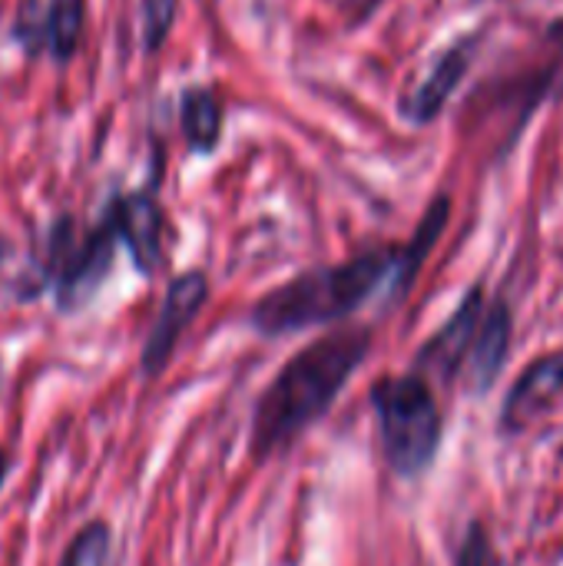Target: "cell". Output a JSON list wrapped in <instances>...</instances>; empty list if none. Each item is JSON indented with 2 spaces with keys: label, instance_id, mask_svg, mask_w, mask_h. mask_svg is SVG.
<instances>
[{
  "label": "cell",
  "instance_id": "cell-1",
  "mask_svg": "<svg viewBox=\"0 0 563 566\" xmlns=\"http://www.w3.org/2000/svg\"><path fill=\"white\" fill-rule=\"evenodd\" d=\"M372 345L375 332L368 325L335 328L299 348L275 371L252 408L249 448L256 464H265L275 454L289 451L335 408L348 381L368 361Z\"/></svg>",
  "mask_w": 563,
  "mask_h": 566
},
{
  "label": "cell",
  "instance_id": "cell-15",
  "mask_svg": "<svg viewBox=\"0 0 563 566\" xmlns=\"http://www.w3.org/2000/svg\"><path fill=\"white\" fill-rule=\"evenodd\" d=\"M179 0H139V33H143V53H159L163 43L173 33Z\"/></svg>",
  "mask_w": 563,
  "mask_h": 566
},
{
  "label": "cell",
  "instance_id": "cell-2",
  "mask_svg": "<svg viewBox=\"0 0 563 566\" xmlns=\"http://www.w3.org/2000/svg\"><path fill=\"white\" fill-rule=\"evenodd\" d=\"M402 245H378L355 259L305 269L275 285L249 308V325L262 338H285L309 328L348 322L382 285H392Z\"/></svg>",
  "mask_w": 563,
  "mask_h": 566
},
{
  "label": "cell",
  "instance_id": "cell-4",
  "mask_svg": "<svg viewBox=\"0 0 563 566\" xmlns=\"http://www.w3.org/2000/svg\"><path fill=\"white\" fill-rule=\"evenodd\" d=\"M368 398L378 421V444L392 474L402 481L425 478L445 441V415L435 385L418 371L382 375Z\"/></svg>",
  "mask_w": 563,
  "mask_h": 566
},
{
  "label": "cell",
  "instance_id": "cell-14",
  "mask_svg": "<svg viewBox=\"0 0 563 566\" xmlns=\"http://www.w3.org/2000/svg\"><path fill=\"white\" fill-rule=\"evenodd\" d=\"M113 564V527L103 517L76 527L56 566H110Z\"/></svg>",
  "mask_w": 563,
  "mask_h": 566
},
{
  "label": "cell",
  "instance_id": "cell-10",
  "mask_svg": "<svg viewBox=\"0 0 563 566\" xmlns=\"http://www.w3.org/2000/svg\"><path fill=\"white\" fill-rule=\"evenodd\" d=\"M478 46V36H461L458 43H451L425 73V80L402 96L398 103V113L405 123L411 126H428L441 116V109L448 106L451 93L461 86V80L468 76L471 63H475V50Z\"/></svg>",
  "mask_w": 563,
  "mask_h": 566
},
{
  "label": "cell",
  "instance_id": "cell-20",
  "mask_svg": "<svg viewBox=\"0 0 563 566\" xmlns=\"http://www.w3.org/2000/svg\"><path fill=\"white\" fill-rule=\"evenodd\" d=\"M10 252H13V245H10V239H7V235L0 232V265H3L7 259H10Z\"/></svg>",
  "mask_w": 563,
  "mask_h": 566
},
{
  "label": "cell",
  "instance_id": "cell-3",
  "mask_svg": "<svg viewBox=\"0 0 563 566\" xmlns=\"http://www.w3.org/2000/svg\"><path fill=\"white\" fill-rule=\"evenodd\" d=\"M116 229L103 212L90 229H80L73 212H56L43 229L30 269L13 282L10 295L27 305L50 292L56 315H80L106 285L116 265Z\"/></svg>",
  "mask_w": 563,
  "mask_h": 566
},
{
  "label": "cell",
  "instance_id": "cell-19",
  "mask_svg": "<svg viewBox=\"0 0 563 566\" xmlns=\"http://www.w3.org/2000/svg\"><path fill=\"white\" fill-rule=\"evenodd\" d=\"M13 468H17L13 451H10L7 444H0V494H3V488H7V481H10V474H13Z\"/></svg>",
  "mask_w": 563,
  "mask_h": 566
},
{
  "label": "cell",
  "instance_id": "cell-8",
  "mask_svg": "<svg viewBox=\"0 0 563 566\" xmlns=\"http://www.w3.org/2000/svg\"><path fill=\"white\" fill-rule=\"evenodd\" d=\"M103 216L113 222L119 245L129 252L133 269L143 279H153L166 259V212L156 199V189H133V192H116L106 206Z\"/></svg>",
  "mask_w": 563,
  "mask_h": 566
},
{
  "label": "cell",
  "instance_id": "cell-11",
  "mask_svg": "<svg viewBox=\"0 0 563 566\" xmlns=\"http://www.w3.org/2000/svg\"><path fill=\"white\" fill-rule=\"evenodd\" d=\"M511 345H514V308L508 298H491L484 322H481V332L475 338L471 358H468L465 375H461L468 381L471 395H488L498 385V378L508 365Z\"/></svg>",
  "mask_w": 563,
  "mask_h": 566
},
{
  "label": "cell",
  "instance_id": "cell-13",
  "mask_svg": "<svg viewBox=\"0 0 563 566\" xmlns=\"http://www.w3.org/2000/svg\"><path fill=\"white\" fill-rule=\"evenodd\" d=\"M179 126L186 146L199 156H209L222 139V103L209 86H189L179 96Z\"/></svg>",
  "mask_w": 563,
  "mask_h": 566
},
{
  "label": "cell",
  "instance_id": "cell-7",
  "mask_svg": "<svg viewBox=\"0 0 563 566\" xmlns=\"http://www.w3.org/2000/svg\"><path fill=\"white\" fill-rule=\"evenodd\" d=\"M488 292L484 285H471L458 308L441 322V328L418 348L415 361H411V371L425 375L428 381H438V385H455V378L465 375V365L471 358V348H475V338L481 332V322H484V312H488Z\"/></svg>",
  "mask_w": 563,
  "mask_h": 566
},
{
  "label": "cell",
  "instance_id": "cell-17",
  "mask_svg": "<svg viewBox=\"0 0 563 566\" xmlns=\"http://www.w3.org/2000/svg\"><path fill=\"white\" fill-rule=\"evenodd\" d=\"M548 43H551V50H554V56H557V60H554V66L548 70V80H551V83H554V86L563 93V17L551 23V30H548Z\"/></svg>",
  "mask_w": 563,
  "mask_h": 566
},
{
  "label": "cell",
  "instance_id": "cell-5",
  "mask_svg": "<svg viewBox=\"0 0 563 566\" xmlns=\"http://www.w3.org/2000/svg\"><path fill=\"white\" fill-rule=\"evenodd\" d=\"M206 302H209V275L202 269H186V272L169 279L163 302L156 308V318L143 338V348H139L136 368H139L143 381H156L173 365V355H176L183 335L199 318Z\"/></svg>",
  "mask_w": 563,
  "mask_h": 566
},
{
  "label": "cell",
  "instance_id": "cell-16",
  "mask_svg": "<svg viewBox=\"0 0 563 566\" xmlns=\"http://www.w3.org/2000/svg\"><path fill=\"white\" fill-rule=\"evenodd\" d=\"M455 566H491V537H488L484 521L468 524V531L458 544V554H455Z\"/></svg>",
  "mask_w": 563,
  "mask_h": 566
},
{
  "label": "cell",
  "instance_id": "cell-12",
  "mask_svg": "<svg viewBox=\"0 0 563 566\" xmlns=\"http://www.w3.org/2000/svg\"><path fill=\"white\" fill-rule=\"evenodd\" d=\"M448 219H451V199H448V196H438V199L428 206V212L421 216L415 235H411V239L402 245V252H398V269H395V279H392V285H388V302H398V298L408 295L411 282L418 279L421 265L428 262L431 249L438 245V239H441Z\"/></svg>",
  "mask_w": 563,
  "mask_h": 566
},
{
  "label": "cell",
  "instance_id": "cell-6",
  "mask_svg": "<svg viewBox=\"0 0 563 566\" xmlns=\"http://www.w3.org/2000/svg\"><path fill=\"white\" fill-rule=\"evenodd\" d=\"M86 30V0H20L10 40L27 56H46L53 66L73 63Z\"/></svg>",
  "mask_w": 563,
  "mask_h": 566
},
{
  "label": "cell",
  "instance_id": "cell-18",
  "mask_svg": "<svg viewBox=\"0 0 563 566\" xmlns=\"http://www.w3.org/2000/svg\"><path fill=\"white\" fill-rule=\"evenodd\" d=\"M332 3L342 10V17H345L352 27H358V23H365V20L378 10L382 0H332Z\"/></svg>",
  "mask_w": 563,
  "mask_h": 566
},
{
  "label": "cell",
  "instance_id": "cell-9",
  "mask_svg": "<svg viewBox=\"0 0 563 566\" xmlns=\"http://www.w3.org/2000/svg\"><path fill=\"white\" fill-rule=\"evenodd\" d=\"M563 398V348L548 352L524 365V371L514 378L501 415H498V431L501 438H518L531 424H538L557 401Z\"/></svg>",
  "mask_w": 563,
  "mask_h": 566
}]
</instances>
